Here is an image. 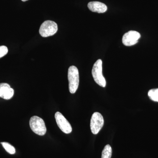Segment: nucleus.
Masks as SVG:
<instances>
[{
    "mask_svg": "<svg viewBox=\"0 0 158 158\" xmlns=\"http://www.w3.org/2000/svg\"><path fill=\"white\" fill-rule=\"evenodd\" d=\"M30 126L35 134L43 136L46 133L47 129L43 119L38 116H32L30 120Z\"/></svg>",
    "mask_w": 158,
    "mask_h": 158,
    "instance_id": "7ed1b4c3",
    "label": "nucleus"
},
{
    "mask_svg": "<svg viewBox=\"0 0 158 158\" xmlns=\"http://www.w3.org/2000/svg\"><path fill=\"white\" fill-rule=\"evenodd\" d=\"M112 155V149L109 144L104 147L102 154V158H111Z\"/></svg>",
    "mask_w": 158,
    "mask_h": 158,
    "instance_id": "9d476101",
    "label": "nucleus"
},
{
    "mask_svg": "<svg viewBox=\"0 0 158 158\" xmlns=\"http://www.w3.org/2000/svg\"><path fill=\"white\" fill-rule=\"evenodd\" d=\"M14 90L7 83H0V98L4 99H10L13 96Z\"/></svg>",
    "mask_w": 158,
    "mask_h": 158,
    "instance_id": "6e6552de",
    "label": "nucleus"
},
{
    "mask_svg": "<svg viewBox=\"0 0 158 158\" xmlns=\"http://www.w3.org/2000/svg\"><path fill=\"white\" fill-rule=\"evenodd\" d=\"M1 144L2 145L3 147L5 148L7 152L10 154H14L15 153V149L13 146L6 142H2Z\"/></svg>",
    "mask_w": 158,
    "mask_h": 158,
    "instance_id": "f8f14e48",
    "label": "nucleus"
},
{
    "mask_svg": "<svg viewBox=\"0 0 158 158\" xmlns=\"http://www.w3.org/2000/svg\"><path fill=\"white\" fill-rule=\"evenodd\" d=\"M148 96L153 101L158 102V88L149 90Z\"/></svg>",
    "mask_w": 158,
    "mask_h": 158,
    "instance_id": "9b49d317",
    "label": "nucleus"
},
{
    "mask_svg": "<svg viewBox=\"0 0 158 158\" xmlns=\"http://www.w3.org/2000/svg\"><path fill=\"white\" fill-rule=\"evenodd\" d=\"M68 79L69 92L74 94L77 90L79 84V71L75 66L72 65L69 68Z\"/></svg>",
    "mask_w": 158,
    "mask_h": 158,
    "instance_id": "f257e3e1",
    "label": "nucleus"
},
{
    "mask_svg": "<svg viewBox=\"0 0 158 158\" xmlns=\"http://www.w3.org/2000/svg\"><path fill=\"white\" fill-rule=\"evenodd\" d=\"M104 121L102 114L98 112L93 113L90 119V127L94 135H97L99 132L104 125Z\"/></svg>",
    "mask_w": 158,
    "mask_h": 158,
    "instance_id": "39448f33",
    "label": "nucleus"
},
{
    "mask_svg": "<svg viewBox=\"0 0 158 158\" xmlns=\"http://www.w3.org/2000/svg\"><path fill=\"white\" fill-rule=\"evenodd\" d=\"M92 75L94 81L98 85L103 88L106 87V83L102 74V62L101 59H98L94 64Z\"/></svg>",
    "mask_w": 158,
    "mask_h": 158,
    "instance_id": "f03ea898",
    "label": "nucleus"
},
{
    "mask_svg": "<svg viewBox=\"0 0 158 158\" xmlns=\"http://www.w3.org/2000/svg\"><path fill=\"white\" fill-rule=\"evenodd\" d=\"M88 6L90 11L98 13H104L107 10V7L105 4L99 2H90Z\"/></svg>",
    "mask_w": 158,
    "mask_h": 158,
    "instance_id": "1a4fd4ad",
    "label": "nucleus"
},
{
    "mask_svg": "<svg viewBox=\"0 0 158 158\" xmlns=\"http://www.w3.org/2000/svg\"><path fill=\"white\" fill-rule=\"evenodd\" d=\"M55 117L58 127L63 132L66 134L71 133L72 131L71 126L62 113L59 112H56Z\"/></svg>",
    "mask_w": 158,
    "mask_h": 158,
    "instance_id": "423d86ee",
    "label": "nucleus"
},
{
    "mask_svg": "<svg viewBox=\"0 0 158 158\" xmlns=\"http://www.w3.org/2000/svg\"><path fill=\"white\" fill-rule=\"evenodd\" d=\"M58 31V25L55 22L47 20L40 26L39 33L42 37H47L53 36Z\"/></svg>",
    "mask_w": 158,
    "mask_h": 158,
    "instance_id": "20e7f679",
    "label": "nucleus"
},
{
    "mask_svg": "<svg viewBox=\"0 0 158 158\" xmlns=\"http://www.w3.org/2000/svg\"><path fill=\"white\" fill-rule=\"evenodd\" d=\"M23 2H26V1H28V0H22Z\"/></svg>",
    "mask_w": 158,
    "mask_h": 158,
    "instance_id": "4468645a",
    "label": "nucleus"
},
{
    "mask_svg": "<svg viewBox=\"0 0 158 158\" xmlns=\"http://www.w3.org/2000/svg\"><path fill=\"white\" fill-rule=\"evenodd\" d=\"M8 48L6 46H0V59L6 56L8 53Z\"/></svg>",
    "mask_w": 158,
    "mask_h": 158,
    "instance_id": "ddd939ff",
    "label": "nucleus"
},
{
    "mask_svg": "<svg viewBox=\"0 0 158 158\" xmlns=\"http://www.w3.org/2000/svg\"><path fill=\"white\" fill-rule=\"evenodd\" d=\"M140 37L141 34L139 32L130 31L123 35L122 38V42L126 46H131L136 44Z\"/></svg>",
    "mask_w": 158,
    "mask_h": 158,
    "instance_id": "0eeeda50",
    "label": "nucleus"
}]
</instances>
